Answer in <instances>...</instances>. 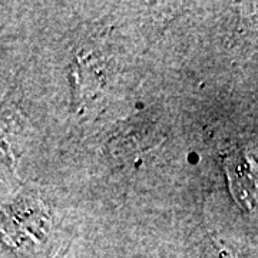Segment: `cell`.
<instances>
[{
  "label": "cell",
  "instance_id": "1",
  "mask_svg": "<svg viewBox=\"0 0 258 258\" xmlns=\"http://www.w3.org/2000/svg\"><path fill=\"white\" fill-rule=\"evenodd\" d=\"M234 175L235 178V188L237 197L245 201V207L252 210L258 205V168L249 162V159H242L241 162L235 164Z\"/></svg>",
  "mask_w": 258,
  "mask_h": 258
}]
</instances>
